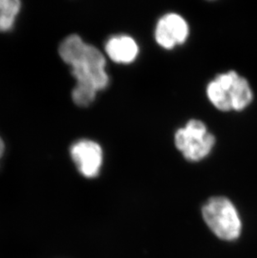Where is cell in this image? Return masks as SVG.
<instances>
[{"instance_id":"4","label":"cell","mask_w":257,"mask_h":258,"mask_svg":"<svg viewBox=\"0 0 257 258\" xmlns=\"http://www.w3.org/2000/svg\"><path fill=\"white\" fill-rule=\"evenodd\" d=\"M215 143L216 137L199 119H190L184 128L175 132V146L189 161H199L206 158Z\"/></svg>"},{"instance_id":"6","label":"cell","mask_w":257,"mask_h":258,"mask_svg":"<svg viewBox=\"0 0 257 258\" xmlns=\"http://www.w3.org/2000/svg\"><path fill=\"white\" fill-rule=\"evenodd\" d=\"M71 155L84 176L94 178L99 175L103 164V151L99 144L90 140H81L71 146Z\"/></svg>"},{"instance_id":"3","label":"cell","mask_w":257,"mask_h":258,"mask_svg":"<svg viewBox=\"0 0 257 258\" xmlns=\"http://www.w3.org/2000/svg\"><path fill=\"white\" fill-rule=\"evenodd\" d=\"M202 215L206 224L219 238L233 241L240 236V217L235 206L227 198H211L202 208Z\"/></svg>"},{"instance_id":"5","label":"cell","mask_w":257,"mask_h":258,"mask_svg":"<svg viewBox=\"0 0 257 258\" xmlns=\"http://www.w3.org/2000/svg\"><path fill=\"white\" fill-rule=\"evenodd\" d=\"M155 36L159 45L171 49L185 42L189 36V25L181 15L169 13L158 21Z\"/></svg>"},{"instance_id":"8","label":"cell","mask_w":257,"mask_h":258,"mask_svg":"<svg viewBox=\"0 0 257 258\" xmlns=\"http://www.w3.org/2000/svg\"><path fill=\"white\" fill-rule=\"evenodd\" d=\"M21 3L18 0H0V31H8L13 27Z\"/></svg>"},{"instance_id":"1","label":"cell","mask_w":257,"mask_h":258,"mask_svg":"<svg viewBox=\"0 0 257 258\" xmlns=\"http://www.w3.org/2000/svg\"><path fill=\"white\" fill-rule=\"evenodd\" d=\"M61 58L71 66V73L79 86H86L99 91L109 84L105 71L106 61L102 52L88 44L77 34L63 39L58 48Z\"/></svg>"},{"instance_id":"9","label":"cell","mask_w":257,"mask_h":258,"mask_svg":"<svg viewBox=\"0 0 257 258\" xmlns=\"http://www.w3.org/2000/svg\"><path fill=\"white\" fill-rule=\"evenodd\" d=\"M97 91L91 88L76 85L72 91L74 102L80 107H87L95 100Z\"/></svg>"},{"instance_id":"2","label":"cell","mask_w":257,"mask_h":258,"mask_svg":"<svg viewBox=\"0 0 257 258\" xmlns=\"http://www.w3.org/2000/svg\"><path fill=\"white\" fill-rule=\"evenodd\" d=\"M206 94L212 105L221 111L244 110L253 98L247 81L235 71L216 76L207 86Z\"/></svg>"},{"instance_id":"10","label":"cell","mask_w":257,"mask_h":258,"mask_svg":"<svg viewBox=\"0 0 257 258\" xmlns=\"http://www.w3.org/2000/svg\"><path fill=\"white\" fill-rule=\"evenodd\" d=\"M4 150H5V144H4L2 139L0 138V158H1L3 153H4Z\"/></svg>"},{"instance_id":"7","label":"cell","mask_w":257,"mask_h":258,"mask_svg":"<svg viewBox=\"0 0 257 258\" xmlns=\"http://www.w3.org/2000/svg\"><path fill=\"white\" fill-rule=\"evenodd\" d=\"M105 51L115 63H130L139 54V46L136 40L128 35L114 36L107 41Z\"/></svg>"}]
</instances>
